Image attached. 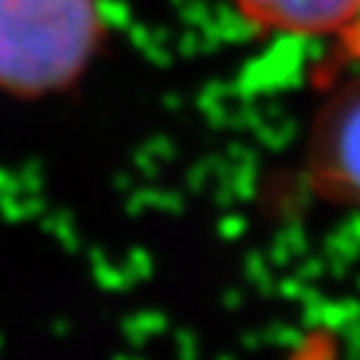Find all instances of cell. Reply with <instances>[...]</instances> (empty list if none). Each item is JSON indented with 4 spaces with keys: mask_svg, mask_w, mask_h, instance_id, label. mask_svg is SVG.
Returning <instances> with one entry per match:
<instances>
[{
    "mask_svg": "<svg viewBox=\"0 0 360 360\" xmlns=\"http://www.w3.org/2000/svg\"><path fill=\"white\" fill-rule=\"evenodd\" d=\"M105 37L97 0H0V91L46 97L74 85Z\"/></svg>",
    "mask_w": 360,
    "mask_h": 360,
    "instance_id": "1",
    "label": "cell"
},
{
    "mask_svg": "<svg viewBox=\"0 0 360 360\" xmlns=\"http://www.w3.org/2000/svg\"><path fill=\"white\" fill-rule=\"evenodd\" d=\"M304 179L315 199L360 210V71L338 82L318 108L307 136Z\"/></svg>",
    "mask_w": 360,
    "mask_h": 360,
    "instance_id": "2",
    "label": "cell"
},
{
    "mask_svg": "<svg viewBox=\"0 0 360 360\" xmlns=\"http://www.w3.org/2000/svg\"><path fill=\"white\" fill-rule=\"evenodd\" d=\"M230 4L258 32L287 37H338L360 9V0H230Z\"/></svg>",
    "mask_w": 360,
    "mask_h": 360,
    "instance_id": "3",
    "label": "cell"
},
{
    "mask_svg": "<svg viewBox=\"0 0 360 360\" xmlns=\"http://www.w3.org/2000/svg\"><path fill=\"white\" fill-rule=\"evenodd\" d=\"M335 43H338V49H335V57L332 60L338 65H349V63L360 65V9L354 15V20L335 37Z\"/></svg>",
    "mask_w": 360,
    "mask_h": 360,
    "instance_id": "4",
    "label": "cell"
}]
</instances>
